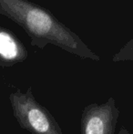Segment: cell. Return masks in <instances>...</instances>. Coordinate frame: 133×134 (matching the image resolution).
Returning a JSON list of instances; mask_svg holds the SVG:
<instances>
[{"instance_id": "obj_5", "label": "cell", "mask_w": 133, "mask_h": 134, "mask_svg": "<svg viewBox=\"0 0 133 134\" xmlns=\"http://www.w3.org/2000/svg\"><path fill=\"white\" fill-rule=\"evenodd\" d=\"M133 60V37L128 41L124 46L121 47L119 51L114 54L112 58L113 62L132 61Z\"/></svg>"}, {"instance_id": "obj_1", "label": "cell", "mask_w": 133, "mask_h": 134, "mask_svg": "<svg viewBox=\"0 0 133 134\" xmlns=\"http://www.w3.org/2000/svg\"><path fill=\"white\" fill-rule=\"evenodd\" d=\"M0 15L19 26L30 38L31 46L43 49L54 45L83 59L100 60V57L53 13L30 0H0Z\"/></svg>"}, {"instance_id": "obj_3", "label": "cell", "mask_w": 133, "mask_h": 134, "mask_svg": "<svg viewBox=\"0 0 133 134\" xmlns=\"http://www.w3.org/2000/svg\"><path fill=\"white\" fill-rule=\"evenodd\" d=\"M119 109L114 98L102 104L92 103L84 108L81 115V134H115Z\"/></svg>"}, {"instance_id": "obj_4", "label": "cell", "mask_w": 133, "mask_h": 134, "mask_svg": "<svg viewBox=\"0 0 133 134\" xmlns=\"http://www.w3.org/2000/svg\"><path fill=\"white\" fill-rule=\"evenodd\" d=\"M27 58V48L18 36L8 28L0 26V66L13 67Z\"/></svg>"}, {"instance_id": "obj_2", "label": "cell", "mask_w": 133, "mask_h": 134, "mask_svg": "<svg viewBox=\"0 0 133 134\" xmlns=\"http://www.w3.org/2000/svg\"><path fill=\"white\" fill-rule=\"evenodd\" d=\"M9 101L18 123L30 134H64L48 109L37 101L32 88L10 93Z\"/></svg>"}, {"instance_id": "obj_7", "label": "cell", "mask_w": 133, "mask_h": 134, "mask_svg": "<svg viewBox=\"0 0 133 134\" xmlns=\"http://www.w3.org/2000/svg\"><path fill=\"white\" fill-rule=\"evenodd\" d=\"M132 5H133V1H132Z\"/></svg>"}, {"instance_id": "obj_6", "label": "cell", "mask_w": 133, "mask_h": 134, "mask_svg": "<svg viewBox=\"0 0 133 134\" xmlns=\"http://www.w3.org/2000/svg\"><path fill=\"white\" fill-rule=\"evenodd\" d=\"M118 134H130V132H129V131L127 129H125L124 127H121L120 130H119V133Z\"/></svg>"}]
</instances>
